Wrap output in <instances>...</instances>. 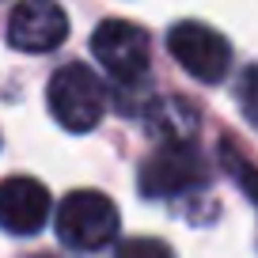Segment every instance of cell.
Here are the masks:
<instances>
[{
	"instance_id": "6",
	"label": "cell",
	"mask_w": 258,
	"mask_h": 258,
	"mask_svg": "<svg viewBox=\"0 0 258 258\" xmlns=\"http://www.w3.org/2000/svg\"><path fill=\"white\" fill-rule=\"evenodd\" d=\"M69 34V19L53 0H23L8 19V42L23 53H49Z\"/></svg>"
},
{
	"instance_id": "7",
	"label": "cell",
	"mask_w": 258,
	"mask_h": 258,
	"mask_svg": "<svg viewBox=\"0 0 258 258\" xmlns=\"http://www.w3.org/2000/svg\"><path fill=\"white\" fill-rule=\"evenodd\" d=\"M49 190L38 178L12 175L0 182V228L12 235H34L49 220Z\"/></svg>"
},
{
	"instance_id": "3",
	"label": "cell",
	"mask_w": 258,
	"mask_h": 258,
	"mask_svg": "<svg viewBox=\"0 0 258 258\" xmlns=\"http://www.w3.org/2000/svg\"><path fill=\"white\" fill-rule=\"evenodd\" d=\"M91 53L118 84H141L148 73L152 46H148L145 27L129 19H106L91 34Z\"/></svg>"
},
{
	"instance_id": "11",
	"label": "cell",
	"mask_w": 258,
	"mask_h": 258,
	"mask_svg": "<svg viewBox=\"0 0 258 258\" xmlns=\"http://www.w3.org/2000/svg\"><path fill=\"white\" fill-rule=\"evenodd\" d=\"M224 156H228V167H232V175L239 178V186H243V194H247L250 202L258 205V171L250 167V163H243L239 156H232V148L224 145Z\"/></svg>"
},
{
	"instance_id": "1",
	"label": "cell",
	"mask_w": 258,
	"mask_h": 258,
	"mask_svg": "<svg viewBox=\"0 0 258 258\" xmlns=\"http://www.w3.org/2000/svg\"><path fill=\"white\" fill-rule=\"evenodd\" d=\"M53 228L69 250H103L118 235V205L99 190H73L57 205Z\"/></svg>"
},
{
	"instance_id": "8",
	"label": "cell",
	"mask_w": 258,
	"mask_h": 258,
	"mask_svg": "<svg viewBox=\"0 0 258 258\" xmlns=\"http://www.w3.org/2000/svg\"><path fill=\"white\" fill-rule=\"evenodd\" d=\"M148 125L152 133L163 141V145H186L194 137V129H198V114L186 99H160V103L148 110Z\"/></svg>"
},
{
	"instance_id": "2",
	"label": "cell",
	"mask_w": 258,
	"mask_h": 258,
	"mask_svg": "<svg viewBox=\"0 0 258 258\" xmlns=\"http://www.w3.org/2000/svg\"><path fill=\"white\" fill-rule=\"evenodd\" d=\"M49 114L61 121V129L69 133H88V129L99 125L106 110V95H103V84L91 69L84 64H64L57 69L53 80H49Z\"/></svg>"
},
{
	"instance_id": "4",
	"label": "cell",
	"mask_w": 258,
	"mask_h": 258,
	"mask_svg": "<svg viewBox=\"0 0 258 258\" xmlns=\"http://www.w3.org/2000/svg\"><path fill=\"white\" fill-rule=\"evenodd\" d=\"M167 49L186 73L202 84H220L228 76V69H232V46H228V38L205 23H194V19L171 27Z\"/></svg>"
},
{
	"instance_id": "5",
	"label": "cell",
	"mask_w": 258,
	"mask_h": 258,
	"mask_svg": "<svg viewBox=\"0 0 258 258\" xmlns=\"http://www.w3.org/2000/svg\"><path fill=\"white\" fill-rule=\"evenodd\" d=\"M209 182V167L194 145H163L152 160H145L141 167V194L145 198H175V194L202 190Z\"/></svg>"
},
{
	"instance_id": "9",
	"label": "cell",
	"mask_w": 258,
	"mask_h": 258,
	"mask_svg": "<svg viewBox=\"0 0 258 258\" xmlns=\"http://www.w3.org/2000/svg\"><path fill=\"white\" fill-rule=\"evenodd\" d=\"M114 258H175V250L163 239H125Z\"/></svg>"
},
{
	"instance_id": "10",
	"label": "cell",
	"mask_w": 258,
	"mask_h": 258,
	"mask_svg": "<svg viewBox=\"0 0 258 258\" xmlns=\"http://www.w3.org/2000/svg\"><path fill=\"white\" fill-rule=\"evenodd\" d=\"M239 106L250 125H258V69H247L239 80Z\"/></svg>"
}]
</instances>
